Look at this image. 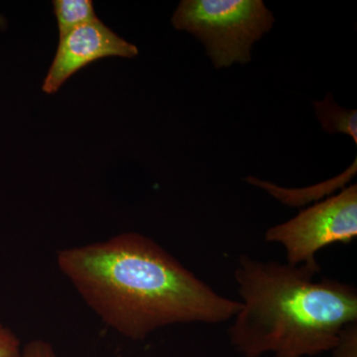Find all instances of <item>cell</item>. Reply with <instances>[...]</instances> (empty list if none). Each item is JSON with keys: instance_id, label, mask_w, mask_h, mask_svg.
Here are the masks:
<instances>
[{"instance_id": "7", "label": "cell", "mask_w": 357, "mask_h": 357, "mask_svg": "<svg viewBox=\"0 0 357 357\" xmlns=\"http://www.w3.org/2000/svg\"><path fill=\"white\" fill-rule=\"evenodd\" d=\"M314 109L321 126L328 133H344L357 143V112L340 107L328 95L323 102H314Z\"/></svg>"}, {"instance_id": "4", "label": "cell", "mask_w": 357, "mask_h": 357, "mask_svg": "<svg viewBox=\"0 0 357 357\" xmlns=\"http://www.w3.org/2000/svg\"><path fill=\"white\" fill-rule=\"evenodd\" d=\"M357 236V185L314 204L288 222L267 230V243L283 245L290 266L304 265L321 271L316 255L335 243H351Z\"/></svg>"}, {"instance_id": "12", "label": "cell", "mask_w": 357, "mask_h": 357, "mask_svg": "<svg viewBox=\"0 0 357 357\" xmlns=\"http://www.w3.org/2000/svg\"><path fill=\"white\" fill-rule=\"evenodd\" d=\"M6 20H4L3 16L0 15V29H6Z\"/></svg>"}, {"instance_id": "3", "label": "cell", "mask_w": 357, "mask_h": 357, "mask_svg": "<svg viewBox=\"0 0 357 357\" xmlns=\"http://www.w3.org/2000/svg\"><path fill=\"white\" fill-rule=\"evenodd\" d=\"M172 23L198 37L220 69L249 62L253 43L271 29L274 17L261 0H184Z\"/></svg>"}, {"instance_id": "11", "label": "cell", "mask_w": 357, "mask_h": 357, "mask_svg": "<svg viewBox=\"0 0 357 357\" xmlns=\"http://www.w3.org/2000/svg\"><path fill=\"white\" fill-rule=\"evenodd\" d=\"M22 357H59L53 345L47 340L36 338L23 347Z\"/></svg>"}, {"instance_id": "9", "label": "cell", "mask_w": 357, "mask_h": 357, "mask_svg": "<svg viewBox=\"0 0 357 357\" xmlns=\"http://www.w3.org/2000/svg\"><path fill=\"white\" fill-rule=\"evenodd\" d=\"M331 357H357V323L342 328Z\"/></svg>"}, {"instance_id": "5", "label": "cell", "mask_w": 357, "mask_h": 357, "mask_svg": "<svg viewBox=\"0 0 357 357\" xmlns=\"http://www.w3.org/2000/svg\"><path fill=\"white\" fill-rule=\"evenodd\" d=\"M138 48L100 20L84 23L60 37L57 52L44 79V93H55L77 70L107 57L133 58Z\"/></svg>"}, {"instance_id": "1", "label": "cell", "mask_w": 357, "mask_h": 357, "mask_svg": "<svg viewBox=\"0 0 357 357\" xmlns=\"http://www.w3.org/2000/svg\"><path fill=\"white\" fill-rule=\"evenodd\" d=\"M56 260L100 321L136 342L165 326L225 323L243 307L215 292L153 239L135 232L62 249Z\"/></svg>"}, {"instance_id": "8", "label": "cell", "mask_w": 357, "mask_h": 357, "mask_svg": "<svg viewBox=\"0 0 357 357\" xmlns=\"http://www.w3.org/2000/svg\"><path fill=\"white\" fill-rule=\"evenodd\" d=\"M53 6L60 37L77 26L98 20L91 0H55Z\"/></svg>"}, {"instance_id": "2", "label": "cell", "mask_w": 357, "mask_h": 357, "mask_svg": "<svg viewBox=\"0 0 357 357\" xmlns=\"http://www.w3.org/2000/svg\"><path fill=\"white\" fill-rule=\"evenodd\" d=\"M319 270L263 262L243 255L234 279L241 311L229 326L230 344L244 357H307L331 351L342 328L357 323V291Z\"/></svg>"}, {"instance_id": "6", "label": "cell", "mask_w": 357, "mask_h": 357, "mask_svg": "<svg viewBox=\"0 0 357 357\" xmlns=\"http://www.w3.org/2000/svg\"><path fill=\"white\" fill-rule=\"evenodd\" d=\"M356 159L349 169L338 177L326 181L323 184L314 185V187L307 188V189H285V188L278 187V185L272 184V183L265 182L259 178H248L249 183L261 189L265 190L271 194L275 198L278 199L284 204L291 206H304L309 204L310 202L323 198L328 194L337 191L340 188H344L347 182L351 181L356 174Z\"/></svg>"}, {"instance_id": "10", "label": "cell", "mask_w": 357, "mask_h": 357, "mask_svg": "<svg viewBox=\"0 0 357 357\" xmlns=\"http://www.w3.org/2000/svg\"><path fill=\"white\" fill-rule=\"evenodd\" d=\"M22 349L20 337L0 323V357H22Z\"/></svg>"}]
</instances>
